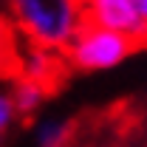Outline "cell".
<instances>
[{"mask_svg":"<svg viewBox=\"0 0 147 147\" xmlns=\"http://www.w3.org/2000/svg\"><path fill=\"white\" fill-rule=\"evenodd\" d=\"M9 17L34 45L65 54L82 26V0H9Z\"/></svg>","mask_w":147,"mask_h":147,"instance_id":"6da1fadb","label":"cell"},{"mask_svg":"<svg viewBox=\"0 0 147 147\" xmlns=\"http://www.w3.org/2000/svg\"><path fill=\"white\" fill-rule=\"evenodd\" d=\"M82 23L116 31L133 40L139 51H147V23L133 0H82Z\"/></svg>","mask_w":147,"mask_h":147,"instance_id":"3957f363","label":"cell"},{"mask_svg":"<svg viewBox=\"0 0 147 147\" xmlns=\"http://www.w3.org/2000/svg\"><path fill=\"white\" fill-rule=\"evenodd\" d=\"M20 76L37 82L48 96H54L65 88L68 76H71V65L62 51H48L42 45H34L31 40L20 34Z\"/></svg>","mask_w":147,"mask_h":147,"instance_id":"277c9868","label":"cell"},{"mask_svg":"<svg viewBox=\"0 0 147 147\" xmlns=\"http://www.w3.org/2000/svg\"><path fill=\"white\" fill-rule=\"evenodd\" d=\"M136 42L127 37L99 28L91 23H82L71 45L65 48V59L71 71H105L119 62H125L130 54H136Z\"/></svg>","mask_w":147,"mask_h":147,"instance_id":"7a4b0ae2","label":"cell"},{"mask_svg":"<svg viewBox=\"0 0 147 147\" xmlns=\"http://www.w3.org/2000/svg\"><path fill=\"white\" fill-rule=\"evenodd\" d=\"M14 119H17V108H14L11 91H0V142L9 133V127L14 125Z\"/></svg>","mask_w":147,"mask_h":147,"instance_id":"ba28073f","label":"cell"},{"mask_svg":"<svg viewBox=\"0 0 147 147\" xmlns=\"http://www.w3.org/2000/svg\"><path fill=\"white\" fill-rule=\"evenodd\" d=\"M11 99H14V108H17V119L23 125H31L34 113L40 110V105L48 99V93L42 91L37 82L26 79V76H17L11 82Z\"/></svg>","mask_w":147,"mask_h":147,"instance_id":"52a82bcc","label":"cell"},{"mask_svg":"<svg viewBox=\"0 0 147 147\" xmlns=\"http://www.w3.org/2000/svg\"><path fill=\"white\" fill-rule=\"evenodd\" d=\"M136 3V9H139V14L144 17V23H147V0H133Z\"/></svg>","mask_w":147,"mask_h":147,"instance_id":"9c48e42d","label":"cell"},{"mask_svg":"<svg viewBox=\"0 0 147 147\" xmlns=\"http://www.w3.org/2000/svg\"><path fill=\"white\" fill-rule=\"evenodd\" d=\"M20 31L9 17L0 11V82H14L20 76Z\"/></svg>","mask_w":147,"mask_h":147,"instance_id":"5b68a950","label":"cell"},{"mask_svg":"<svg viewBox=\"0 0 147 147\" xmlns=\"http://www.w3.org/2000/svg\"><path fill=\"white\" fill-rule=\"evenodd\" d=\"M82 133V116L71 119H48L37 127V144L40 147H71Z\"/></svg>","mask_w":147,"mask_h":147,"instance_id":"8992f818","label":"cell"}]
</instances>
